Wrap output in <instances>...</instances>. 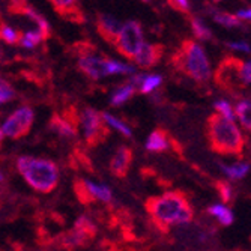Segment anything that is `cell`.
I'll list each match as a JSON object with an SVG mask.
<instances>
[{
    "instance_id": "cell-8",
    "label": "cell",
    "mask_w": 251,
    "mask_h": 251,
    "mask_svg": "<svg viewBox=\"0 0 251 251\" xmlns=\"http://www.w3.org/2000/svg\"><path fill=\"white\" fill-rule=\"evenodd\" d=\"M241 63L242 60L236 57H224V60H221V63L217 68V74H215L217 84H220L226 90H233L242 86L239 80Z\"/></svg>"
},
{
    "instance_id": "cell-37",
    "label": "cell",
    "mask_w": 251,
    "mask_h": 251,
    "mask_svg": "<svg viewBox=\"0 0 251 251\" xmlns=\"http://www.w3.org/2000/svg\"><path fill=\"white\" fill-rule=\"evenodd\" d=\"M3 139H5V134H3L2 128H0V143H2V142H3Z\"/></svg>"
},
{
    "instance_id": "cell-12",
    "label": "cell",
    "mask_w": 251,
    "mask_h": 251,
    "mask_svg": "<svg viewBox=\"0 0 251 251\" xmlns=\"http://www.w3.org/2000/svg\"><path fill=\"white\" fill-rule=\"evenodd\" d=\"M122 25L115 18L108 14H98L97 15V32L98 35L107 42L111 44L115 47L118 35L121 32Z\"/></svg>"
},
{
    "instance_id": "cell-41",
    "label": "cell",
    "mask_w": 251,
    "mask_h": 251,
    "mask_svg": "<svg viewBox=\"0 0 251 251\" xmlns=\"http://www.w3.org/2000/svg\"><path fill=\"white\" fill-rule=\"evenodd\" d=\"M0 25H2V18H0Z\"/></svg>"
},
{
    "instance_id": "cell-9",
    "label": "cell",
    "mask_w": 251,
    "mask_h": 251,
    "mask_svg": "<svg viewBox=\"0 0 251 251\" xmlns=\"http://www.w3.org/2000/svg\"><path fill=\"white\" fill-rule=\"evenodd\" d=\"M78 122L81 125L84 139L89 143H95L105 131L102 116L95 108H84L78 118Z\"/></svg>"
},
{
    "instance_id": "cell-26",
    "label": "cell",
    "mask_w": 251,
    "mask_h": 251,
    "mask_svg": "<svg viewBox=\"0 0 251 251\" xmlns=\"http://www.w3.org/2000/svg\"><path fill=\"white\" fill-rule=\"evenodd\" d=\"M87 238H89V235H86V233H84V232H81V230L74 229L73 232L66 233V235L62 238V244H63L65 247L73 248V247L83 245V244L86 242V239H87Z\"/></svg>"
},
{
    "instance_id": "cell-2",
    "label": "cell",
    "mask_w": 251,
    "mask_h": 251,
    "mask_svg": "<svg viewBox=\"0 0 251 251\" xmlns=\"http://www.w3.org/2000/svg\"><path fill=\"white\" fill-rule=\"evenodd\" d=\"M17 169L27 184L39 193L53 191L59 182V169L50 159L25 155L17 159Z\"/></svg>"
},
{
    "instance_id": "cell-36",
    "label": "cell",
    "mask_w": 251,
    "mask_h": 251,
    "mask_svg": "<svg viewBox=\"0 0 251 251\" xmlns=\"http://www.w3.org/2000/svg\"><path fill=\"white\" fill-rule=\"evenodd\" d=\"M8 6H20V5H26L27 0H6Z\"/></svg>"
},
{
    "instance_id": "cell-27",
    "label": "cell",
    "mask_w": 251,
    "mask_h": 251,
    "mask_svg": "<svg viewBox=\"0 0 251 251\" xmlns=\"http://www.w3.org/2000/svg\"><path fill=\"white\" fill-rule=\"evenodd\" d=\"M42 42V36L41 33L35 29V30H27V32H23L21 39H20V47H25V49H35L38 47V44Z\"/></svg>"
},
{
    "instance_id": "cell-31",
    "label": "cell",
    "mask_w": 251,
    "mask_h": 251,
    "mask_svg": "<svg viewBox=\"0 0 251 251\" xmlns=\"http://www.w3.org/2000/svg\"><path fill=\"white\" fill-rule=\"evenodd\" d=\"M218 191L224 203H230L235 197V190L230 185V182H218Z\"/></svg>"
},
{
    "instance_id": "cell-22",
    "label": "cell",
    "mask_w": 251,
    "mask_h": 251,
    "mask_svg": "<svg viewBox=\"0 0 251 251\" xmlns=\"http://www.w3.org/2000/svg\"><path fill=\"white\" fill-rule=\"evenodd\" d=\"M102 121H104V124H107L108 126H111V128H115L118 132H121L122 135H125V137H132V131H131V128L122 121V119H118L116 116H113V115H110V113H102Z\"/></svg>"
},
{
    "instance_id": "cell-14",
    "label": "cell",
    "mask_w": 251,
    "mask_h": 251,
    "mask_svg": "<svg viewBox=\"0 0 251 251\" xmlns=\"http://www.w3.org/2000/svg\"><path fill=\"white\" fill-rule=\"evenodd\" d=\"M131 158H132L131 151L126 146H121L116 151V153L113 155L111 164H110L111 172L115 173L116 176H124L126 173L129 164H131Z\"/></svg>"
},
{
    "instance_id": "cell-39",
    "label": "cell",
    "mask_w": 251,
    "mask_h": 251,
    "mask_svg": "<svg viewBox=\"0 0 251 251\" xmlns=\"http://www.w3.org/2000/svg\"><path fill=\"white\" fill-rule=\"evenodd\" d=\"M2 59H3V50H2V47H0V62H2Z\"/></svg>"
},
{
    "instance_id": "cell-5",
    "label": "cell",
    "mask_w": 251,
    "mask_h": 251,
    "mask_svg": "<svg viewBox=\"0 0 251 251\" xmlns=\"http://www.w3.org/2000/svg\"><path fill=\"white\" fill-rule=\"evenodd\" d=\"M78 68L83 74H86L92 80H100L108 75H116V74H134V68L118 62L111 57H107L104 54H100L98 51L84 54L78 57Z\"/></svg>"
},
{
    "instance_id": "cell-18",
    "label": "cell",
    "mask_w": 251,
    "mask_h": 251,
    "mask_svg": "<svg viewBox=\"0 0 251 251\" xmlns=\"http://www.w3.org/2000/svg\"><path fill=\"white\" fill-rule=\"evenodd\" d=\"M208 214H209L211 217H214V218H215L221 226H224V227L232 226L233 221H235V214H233V211H232L229 206H226V204H223V203H214V204H211V206L208 208Z\"/></svg>"
},
{
    "instance_id": "cell-24",
    "label": "cell",
    "mask_w": 251,
    "mask_h": 251,
    "mask_svg": "<svg viewBox=\"0 0 251 251\" xmlns=\"http://www.w3.org/2000/svg\"><path fill=\"white\" fill-rule=\"evenodd\" d=\"M161 83H163V77L159 74H149V75H145L143 83L140 84L139 90L143 95H149L153 92L155 89H158L159 86H161Z\"/></svg>"
},
{
    "instance_id": "cell-10",
    "label": "cell",
    "mask_w": 251,
    "mask_h": 251,
    "mask_svg": "<svg viewBox=\"0 0 251 251\" xmlns=\"http://www.w3.org/2000/svg\"><path fill=\"white\" fill-rule=\"evenodd\" d=\"M50 3L54 9V12L74 25H83L86 17L81 9L80 0H50Z\"/></svg>"
},
{
    "instance_id": "cell-16",
    "label": "cell",
    "mask_w": 251,
    "mask_h": 251,
    "mask_svg": "<svg viewBox=\"0 0 251 251\" xmlns=\"http://www.w3.org/2000/svg\"><path fill=\"white\" fill-rule=\"evenodd\" d=\"M146 149L149 152H164L170 146V140L166 131L163 129H155L149 134L146 140Z\"/></svg>"
},
{
    "instance_id": "cell-11",
    "label": "cell",
    "mask_w": 251,
    "mask_h": 251,
    "mask_svg": "<svg viewBox=\"0 0 251 251\" xmlns=\"http://www.w3.org/2000/svg\"><path fill=\"white\" fill-rule=\"evenodd\" d=\"M164 45L163 44H145L140 47V50L137 51V54L134 56V62L137 63V66L143 68V70H149V68H153L159 63V60L164 56Z\"/></svg>"
},
{
    "instance_id": "cell-40",
    "label": "cell",
    "mask_w": 251,
    "mask_h": 251,
    "mask_svg": "<svg viewBox=\"0 0 251 251\" xmlns=\"http://www.w3.org/2000/svg\"><path fill=\"white\" fill-rule=\"evenodd\" d=\"M212 2H223V0H212Z\"/></svg>"
},
{
    "instance_id": "cell-13",
    "label": "cell",
    "mask_w": 251,
    "mask_h": 251,
    "mask_svg": "<svg viewBox=\"0 0 251 251\" xmlns=\"http://www.w3.org/2000/svg\"><path fill=\"white\" fill-rule=\"evenodd\" d=\"M50 129L60 135L62 139H74L77 135V126L75 122L70 118H63L54 115L50 121Z\"/></svg>"
},
{
    "instance_id": "cell-15",
    "label": "cell",
    "mask_w": 251,
    "mask_h": 251,
    "mask_svg": "<svg viewBox=\"0 0 251 251\" xmlns=\"http://www.w3.org/2000/svg\"><path fill=\"white\" fill-rule=\"evenodd\" d=\"M84 188H86V193L94 197L102 203H111L113 201V191L108 185L105 184H98V182H92L86 179L84 180Z\"/></svg>"
},
{
    "instance_id": "cell-35",
    "label": "cell",
    "mask_w": 251,
    "mask_h": 251,
    "mask_svg": "<svg viewBox=\"0 0 251 251\" xmlns=\"http://www.w3.org/2000/svg\"><path fill=\"white\" fill-rule=\"evenodd\" d=\"M236 17H238L239 20H247V21H251V8H248V9H241V11H238Z\"/></svg>"
},
{
    "instance_id": "cell-25",
    "label": "cell",
    "mask_w": 251,
    "mask_h": 251,
    "mask_svg": "<svg viewBox=\"0 0 251 251\" xmlns=\"http://www.w3.org/2000/svg\"><path fill=\"white\" fill-rule=\"evenodd\" d=\"M214 20L218 23V25L224 26V27H242V23L236 15L232 14H227V12H214Z\"/></svg>"
},
{
    "instance_id": "cell-17",
    "label": "cell",
    "mask_w": 251,
    "mask_h": 251,
    "mask_svg": "<svg viewBox=\"0 0 251 251\" xmlns=\"http://www.w3.org/2000/svg\"><path fill=\"white\" fill-rule=\"evenodd\" d=\"M220 170L229 180H241L250 173L251 166L245 161H236L233 164H220Z\"/></svg>"
},
{
    "instance_id": "cell-32",
    "label": "cell",
    "mask_w": 251,
    "mask_h": 251,
    "mask_svg": "<svg viewBox=\"0 0 251 251\" xmlns=\"http://www.w3.org/2000/svg\"><path fill=\"white\" fill-rule=\"evenodd\" d=\"M239 80L242 86L251 84V60L242 62L241 63V70H239Z\"/></svg>"
},
{
    "instance_id": "cell-6",
    "label": "cell",
    "mask_w": 251,
    "mask_h": 251,
    "mask_svg": "<svg viewBox=\"0 0 251 251\" xmlns=\"http://www.w3.org/2000/svg\"><path fill=\"white\" fill-rule=\"evenodd\" d=\"M143 45V29L139 21L131 20L121 27V32L118 35L115 49L119 54H122L125 59L132 60L137 51Z\"/></svg>"
},
{
    "instance_id": "cell-38",
    "label": "cell",
    "mask_w": 251,
    "mask_h": 251,
    "mask_svg": "<svg viewBox=\"0 0 251 251\" xmlns=\"http://www.w3.org/2000/svg\"><path fill=\"white\" fill-rule=\"evenodd\" d=\"M3 180H5V173L0 172V182H3Z\"/></svg>"
},
{
    "instance_id": "cell-30",
    "label": "cell",
    "mask_w": 251,
    "mask_h": 251,
    "mask_svg": "<svg viewBox=\"0 0 251 251\" xmlns=\"http://www.w3.org/2000/svg\"><path fill=\"white\" fill-rule=\"evenodd\" d=\"M74 229L81 230V232H84V233H86V235H89V236H90V235H94V233L97 232L95 224L92 223V220H90L89 217H86V215H83V217H78V218H77Z\"/></svg>"
},
{
    "instance_id": "cell-1",
    "label": "cell",
    "mask_w": 251,
    "mask_h": 251,
    "mask_svg": "<svg viewBox=\"0 0 251 251\" xmlns=\"http://www.w3.org/2000/svg\"><path fill=\"white\" fill-rule=\"evenodd\" d=\"M172 65L176 71L185 74L197 83H208L212 77L211 63L200 44L185 39L172 56Z\"/></svg>"
},
{
    "instance_id": "cell-4",
    "label": "cell",
    "mask_w": 251,
    "mask_h": 251,
    "mask_svg": "<svg viewBox=\"0 0 251 251\" xmlns=\"http://www.w3.org/2000/svg\"><path fill=\"white\" fill-rule=\"evenodd\" d=\"M208 137L214 151L224 155H239L244 149V135L233 121L220 115L208 119Z\"/></svg>"
},
{
    "instance_id": "cell-7",
    "label": "cell",
    "mask_w": 251,
    "mask_h": 251,
    "mask_svg": "<svg viewBox=\"0 0 251 251\" xmlns=\"http://www.w3.org/2000/svg\"><path fill=\"white\" fill-rule=\"evenodd\" d=\"M33 119H35L33 110L27 105H23L17 108L0 128H2L5 137H9V139H20V137L26 135L29 132L33 124Z\"/></svg>"
},
{
    "instance_id": "cell-33",
    "label": "cell",
    "mask_w": 251,
    "mask_h": 251,
    "mask_svg": "<svg viewBox=\"0 0 251 251\" xmlns=\"http://www.w3.org/2000/svg\"><path fill=\"white\" fill-rule=\"evenodd\" d=\"M167 3L176 12H180V14H188L190 12V2H188V0H167Z\"/></svg>"
},
{
    "instance_id": "cell-20",
    "label": "cell",
    "mask_w": 251,
    "mask_h": 251,
    "mask_svg": "<svg viewBox=\"0 0 251 251\" xmlns=\"http://www.w3.org/2000/svg\"><path fill=\"white\" fill-rule=\"evenodd\" d=\"M134 92H135V87H134L129 81H126L125 84L119 86V87L115 90V92L111 94L110 104H111L113 107H119V105L125 104L128 100H131L132 95H134Z\"/></svg>"
},
{
    "instance_id": "cell-3",
    "label": "cell",
    "mask_w": 251,
    "mask_h": 251,
    "mask_svg": "<svg viewBox=\"0 0 251 251\" xmlns=\"http://www.w3.org/2000/svg\"><path fill=\"white\" fill-rule=\"evenodd\" d=\"M151 214L161 226H184L193 220V209L179 193H166L149 204Z\"/></svg>"
},
{
    "instance_id": "cell-23",
    "label": "cell",
    "mask_w": 251,
    "mask_h": 251,
    "mask_svg": "<svg viewBox=\"0 0 251 251\" xmlns=\"http://www.w3.org/2000/svg\"><path fill=\"white\" fill-rule=\"evenodd\" d=\"M21 35H23V32L5 25V23L0 25V39H2L3 42H6L8 45H18Z\"/></svg>"
},
{
    "instance_id": "cell-34",
    "label": "cell",
    "mask_w": 251,
    "mask_h": 251,
    "mask_svg": "<svg viewBox=\"0 0 251 251\" xmlns=\"http://www.w3.org/2000/svg\"><path fill=\"white\" fill-rule=\"evenodd\" d=\"M227 47H230L233 50H239V51H245V53H250L251 49L250 45L244 41H239V42H227Z\"/></svg>"
},
{
    "instance_id": "cell-29",
    "label": "cell",
    "mask_w": 251,
    "mask_h": 251,
    "mask_svg": "<svg viewBox=\"0 0 251 251\" xmlns=\"http://www.w3.org/2000/svg\"><path fill=\"white\" fill-rule=\"evenodd\" d=\"M15 98V90L14 87L5 80L0 77V104L11 102Z\"/></svg>"
},
{
    "instance_id": "cell-19",
    "label": "cell",
    "mask_w": 251,
    "mask_h": 251,
    "mask_svg": "<svg viewBox=\"0 0 251 251\" xmlns=\"http://www.w3.org/2000/svg\"><path fill=\"white\" fill-rule=\"evenodd\" d=\"M235 116L239 119L244 129L251 131V100L242 98L235 107Z\"/></svg>"
},
{
    "instance_id": "cell-28",
    "label": "cell",
    "mask_w": 251,
    "mask_h": 251,
    "mask_svg": "<svg viewBox=\"0 0 251 251\" xmlns=\"http://www.w3.org/2000/svg\"><path fill=\"white\" fill-rule=\"evenodd\" d=\"M214 108L217 110V115H220L221 118H224V119H227V121H233V122H235V119H236V116H235V110H233V107L230 105L229 101H226V100H218V101L214 102Z\"/></svg>"
},
{
    "instance_id": "cell-21",
    "label": "cell",
    "mask_w": 251,
    "mask_h": 251,
    "mask_svg": "<svg viewBox=\"0 0 251 251\" xmlns=\"http://www.w3.org/2000/svg\"><path fill=\"white\" fill-rule=\"evenodd\" d=\"M190 25H191V30L197 39H200V41H211L212 39V30L204 25L199 17H191Z\"/></svg>"
}]
</instances>
